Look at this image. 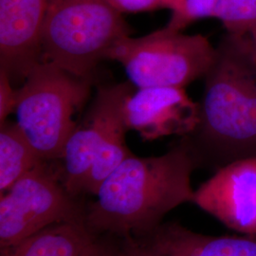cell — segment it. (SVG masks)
Here are the masks:
<instances>
[{
    "label": "cell",
    "instance_id": "obj_1",
    "mask_svg": "<svg viewBox=\"0 0 256 256\" xmlns=\"http://www.w3.org/2000/svg\"><path fill=\"white\" fill-rule=\"evenodd\" d=\"M196 167L183 140L164 155L128 156L102 183L97 200L88 203L86 226L94 234L146 236L169 212L192 203L191 176Z\"/></svg>",
    "mask_w": 256,
    "mask_h": 256
},
{
    "label": "cell",
    "instance_id": "obj_2",
    "mask_svg": "<svg viewBox=\"0 0 256 256\" xmlns=\"http://www.w3.org/2000/svg\"><path fill=\"white\" fill-rule=\"evenodd\" d=\"M200 122L182 138L198 166L216 170L256 156V56L248 36L227 34L204 77Z\"/></svg>",
    "mask_w": 256,
    "mask_h": 256
},
{
    "label": "cell",
    "instance_id": "obj_3",
    "mask_svg": "<svg viewBox=\"0 0 256 256\" xmlns=\"http://www.w3.org/2000/svg\"><path fill=\"white\" fill-rule=\"evenodd\" d=\"M131 28L104 0H48L41 36L42 62L92 80L106 52Z\"/></svg>",
    "mask_w": 256,
    "mask_h": 256
},
{
    "label": "cell",
    "instance_id": "obj_4",
    "mask_svg": "<svg viewBox=\"0 0 256 256\" xmlns=\"http://www.w3.org/2000/svg\"><path fill=\"white\" fill-rule=\"evenodd\" d=\"M90 82L41 62L18 90L16 122L43 160H60L77 126L76 114L90 94Z\"/></svg>",
    "mask_w": 256,
    "mask_h": 256
},
{
    "label": "cell",
    "instance_id": "obj_5",
    "mask_svg": "<svg viewBox=\"0 0 256 256\" xmlns=\"http://www.w3.org/2000/svg\"><path fill=\"white\" fill-rule=\"evenodd\" d=\"M216 48L202 34L189 36L165 26L144 36L122 37L106 52L116 61L138 88H182L205 75Z\"/></svg>",
    "mask_w": 256,
    "mask_h": 256
},
{
    "label": "cell",
    "instance_id": "obj_6",
    "mask_svg": "<svg viewBox=\"0 0 256 256\" xmlns=\"http://www.w3.org/2000/svg\"><path fill=\"white\" fill-rule=\"evenodd\" d=\"M55 162H41L1 194V248L54 224L84 223L88 203L66 190Z\"/></svg>",
    "mask_w": 256,
    "mask_h": 256
},
{
    "label": "cell",
    "instance_id": "obj_7",
    "mask_svg": "<svg viewBox=\"0 0 256 256\" xmlns=\"http://www.w3.org/2000/svg\"><path fill=\"white\" fill-rule=\"evenodd\" d=\"M192 203L229 229L256 234V156L218 169L194 190Z\"/></svg>",
    "mask_w": 256,
    "mask_h": 256
},
{
    "label": "cell",
    "instance_id": "obj_8",
    "mask_svg": "<svg viewBox=\"0 0 256 256\" xmlns=\"http://www.w3.org/2000/svg\"><path fill=\"white\" fill-rule=\"evenodd\" d=\"M124 118L128 130H134L144 140L167 136L185 137L200 122V104L185 88H138L126 100Z\"/></svg>",
    "mask_w": 256,
    "mask_h": 256
},
{
    "label": "cell",
    "instance_id": "obj_9",
    "mask_svg": "<svg viewBox=\"0 0 256 256\" xmlns=\"http://www.w3.org/2000/svg\"><path fill=\"white\" fill-rule=\"evenodd\" d=\"M48 0H0V68L25 80L42 62L41 36Z\"/></svg>",
    "mask_w": 256,
    "mask_h": 256
},
{
    "label": "cell",
    "instance_id": "obj_10",
    "mask_svg": "<svg viewBox=\"0 0 256 256\" xmlns=\"http://www.w3.org/2000/svg\"><path fill=\"white\" fill-rule=\"evenodd\" d=\"M118 88L119 84H116L98 90L86 117L77 124L58 160L64 187L75 196L84 194V184L101 146L110 108Z\"/></svg>",
    "mask_w": 256,
    "mask_h": 256
},
{
    "label": "cell",
    "instance_id": "obj_11",
    "mask_svg": "<svg viewBox=\"0 0 256 256\" xmlns=\"http://www.w3.org/2000/svg\"><path fill=\"white\" fill-rule=\"evenodd\" d=\"M131 239L162 256H256V234L205 236L178 222L160 224L146 236Z\"/></svg>",
    "mask_w": 256,
    "mask_h": 256
},
{
    "label": "cell",
    "instance_id": "obj_12",
    "mask_svg": "<svg viewBox=\"0 0 256 256\" xmlns=\"http://www.w3.org/2000/svg\"><path fill=\"white\" fill-rule=\"evenodd\" d=\"M93 236L84 222L58 223L2 248L1 256H80Z\"/></svg>",
    "mask_w": 256,
    "mask_h": 256
},
{
    "label": "cell",
    "instance_id": "obj_13",
    "mask_svg": "<svg viewBox=\"0 0 256 256\" xmlns=\"http://www.w3.org/2000/svg\"><path fill=\"white\" fill-rule=\"evenodd\" d=\"M0 124V192L4 194L45 160L37 154L18 122L5 120Z\"/></svg>",
    "mask_w": 256,
    "mask_h": 256
},
{
    "label": "cell",
    "instance_id": "obj_14",
    "mask_svg": "<svg viewBox=\"0 0 256 256\" xmlns=\"http://www.w3.org/2000/svg\"><path fill=\"white\" fill-rule=\"evenodd\" d=\"M212 18L229 34L247 36L256 28V0H218Z\"/></svg>",
    "mask_w": 256,
    "mask_h": 256
},
{
    "label": "cell",
    "instance_id": "obj_15",
    "mask_svg": "<svg viewBox=\"0 0 256 256\" xmlns=\"http://www.w3.org/2000/svg\"><path fill=\"white\" fill-rule=\"evenodd\" d=\"M218 2V0H174L166 27L182 32L200 19L212 18Z\"/></svg>",
    "mask_w": 256,
    "mask_h": 256
},
{
    "label": "cell",
    "instance_id": "obj_16",
    "mask_svg": "<svg viewBox=\"0 0 256 256\" xmlns=\"http://www.w3.org/2000/svg\"><path fill=\"white\" fill-rule=\"evenodd\" d=\"M80 256H129L126 239L108 234H94Z\"/></svg>",
    "mask_w": 256,
    "mask_h": 256
},
{
    "label": "cell",
    "instance_id": "obj_17",
    "mask_svg": "<svg viewBox=\"0 0 256 256\" xmlns=\"http://www.w3.org/2000/svg\"><path fill=\"white\" fill-rule=\"evenodd\" d=\"M120 14H136L156 10L171 9L174 0H104Z\"/></svg>",
    "mask_w": 256,
    "mask_h": 256
},
{
    "label": "cell",
    "instance_id": "obj_18",
    "mask_svg": "<svg viewBox=\"0 0 256 256\" xmlns=\"http://www.w3.org/2000/svg\"><path fill=\"white\" fill-rule=\"evenodd\" d=\"M18 90L12 86V80L7 72L0 68V124L7 120L12 112H16Z\"/></svg>",
    "mask_w": 256,
    "mask_h": 256
},
{
    "label": "cell",
    "instance_id": "obj_19",
    "mask_svg": "<svg viewBox=\"0 0 256 256\" xmlns=\"http://www.w3.org/2000/svg\"><path fill=\"white\" fill-rule=\"evenodd\" d=\"M126 247H128L129 256H162L147 248L138 245L137 242H135L131 238H126Z\"/></svg>",
    "mask_w": 256,
    "mask_h": 256
},
{
    "label": "cell",
    "instance_id": "obj_20",
    "mask_svg": "<svg viewBox=\"0 0 256 256\" xmlns=\"http://www.w3.org/2000/svg\"><path fill=\"white\" fill-rule=\"evenodd\" d=\"M247 36L248 37V40H250L252 48L254 50V54L256 56V28L252 32H250Z\"/></svg>",
    "mask_w": 256,
    "mask_h": 256
}]
</instances>
